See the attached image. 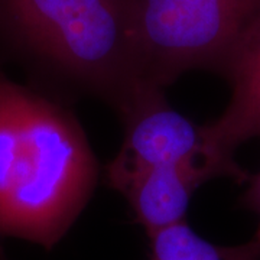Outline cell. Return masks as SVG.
I'll list each match as a JSON object with an SVG mask.
<instances>
[{"mask_svg":"<svg viewBox=\"0 0 260 260\" xmlns=\"http://www.w3.org/2000/svg\"><path fill=\"white\" fill-rule=\"evenodd\" d=\"M0 28L49 74L112 104L124 120L152 95L129 0H0Z\"/></svg>","mask_w":260,"mask_h":260,"instance_id":"7a4b0ae2","label":"cell"},{"mask_svg":"<svg viewBox=\"0 0 260 260\" xmlns=\"http://www.w3.org/2000/svg\"><path fill=\"white\" fill-rule=\"evenodd\" d=\"M243 204L246 205L247 208H250L251 211H254L259 217L257 230H256L254 236L251 237L249 242L251 243L253 249L256 250V253L259 254L260 257V172L254 177H250V179H249V188L244 192Z\"/></svg>","mask_w":260,"mask_h":260,"instance_id":"ba28073f","label":"cell"},{"mask_svg":"<svg viewBox=\"0 0 260 260\" xmlns=\"http://www.w3.org/2000/svg\"><path fill=\"white\" fill-rule=\"evenodd\" d=\"M143 80L162 90L191 70L223 75L260 0H129Z\"/></svg>","mask_w":260,"mask_h":260,"instance_id":"3957f363","label":"cell"},{"mask_svg":"<svg viewBox=\"0 0 260 260\" xmlns=\"http://www.w3.org/2000/svg\"><path fill=\"white\" fill-rule=\"evenodd\" d=\"M224 77L232 85V97L223 114L203 126L210 146L224 158L246 140L260 138V16L247 30Z\"/></svg>","mask_w":260,"mask_h":260,"instance_id":"5b68a950","label":"cell"},{"mask_svg":"<svg viewBox=\"0 0 260 260\" xmlns=\"http://www.w3.org/2000/svg\"><path fill=\"white\" fill-rule=\"evenodd\" d=\"M124 139L116 158L106 168L109 185L123 192L149 169L167 165H192L213 178L227 177L246 182L250 175L234 159L214 150L203 126L174 110L164 97L155 94L124 119Z\"/></svg>","mask_w":260,"mask_h":260,"instance_id":"277c9868","label":"cell"},{"mask_svg":"<svg viewBox=\"0 0 260 260\" xmlns=\"http://www.w3.org/2000/svg\"><path fill=\"white\" fill-rule=\"evenodd\" d=\"M97 174L74 114L0 70V237L52 249L88 203Z\"/></svg>","mask_w":260,"mask_h":260,"instance_id":"6da1fadb","label":"cell"},{"mask_svg":"<svg viewBox=\"0 0 260 260\" xmlns=\"http://www.w3.org/2000/svg\"><path fill=\"white\" fill-rule=\"evenodd\" d=\"M148 260H260L250 242L218 246L195 233L186 221L148 236Z\"/></svg>","mask_w":260,"mask_h":260,"instance_id":"52a82bcc","label":"cell"},{"mask_svg":"<svg viewBox=\"0 0 260 260\" xmlns=\"http://www.w3.org/2000/svg\"><path fill=\"white\" fill-rule=\"evenodd\" d=\"M0 260H9V259H8V256L5 254L3 249H2V246H0Z\"/></svg>","mask_w":260,"mask_h":260,"instance_id":"9c48e42d","label":"cell"},{"mask_svg":"<svg viewBox=\"0 0 260 260\" xmlns=\"http://www.w3.org/2000/svg\"><path fill=\"white\" fill-rule=\"evenodd\" d=\"M214 179L205 169L192 165L153 168L136 178L121 194L136 221L148 236L185 221L194 191Z\"/></svg>","mask_w":260,"mask_h":260,"instance_id":"8992f818","label":"cell"}]
</instances>
